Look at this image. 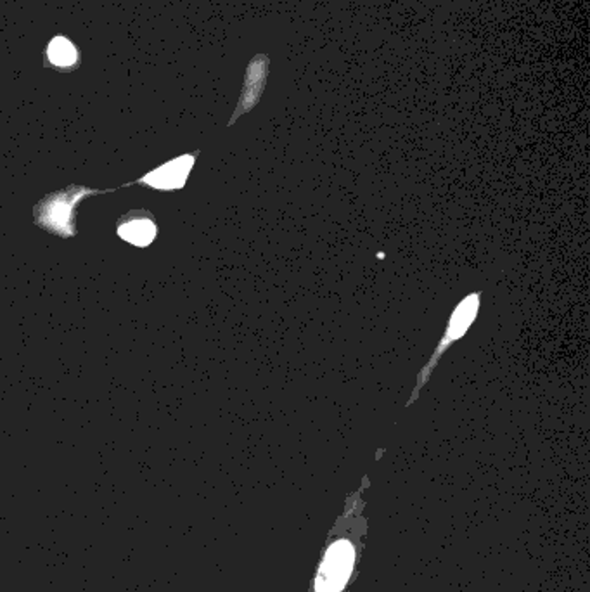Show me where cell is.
I'll return each instance as SVG.
<instances>
[{
	"label": "cell",
	"instance_id": "6da1fadb",
	"mask_svg": "<svg viewBox=\"0 0 590 592\" xmlns=\"http://www.w3.org/2000/svg\"><path fill=\"white\" fill-rule=\"evenodd\" d=\"M107 191H97V189H87L70 186L63 191H56L47 194L44 199H40L34 209V219L36 226L54 236H59L63 240H71L76 236V209L78 205L88 198L97 196Z\"/></svg>",
	"mask_w": 590,
	"mask_h": 592
},
{
	"label": "cell",
	"instance_id": "7a4b0ae2",
	"mask_svg": "<svg viewBox=\"0 0 590 592\" xmlns=\"http://www.w3.org/2000/svg\"><path fill=\"white\" fill-rule=\"evenodd\" d=\"M480 307H482V293L476 291V293L466 296L464 300H461L459 305L453 309L451 319H449V324L445 328L443 336L440 338L438 347L434 349L432 359L422 366V369L417 374L416 386H414V390L411 393V399L405 403L407 407H411L419 399L421 390L430 382V378H432L434 369L438 366L440 359L443 357V353L451 349L455 342H459L461 338L466 336L469 328L473 326V322L476 321V317L480 314Z\"/></svg>",
	"mask_w": 590,
	"mask_h": 592
},
{
	"label": "cell",
	"instance_id": "3957f363",
	"mask_svg": "<svg viewBox=\"0 0 590 592\" xmlns=\"http://www.w3.org/2000/svg\"><path fill=\"white\" fill-rule=\"evenodd\" d=\"M353 559H355V551L347 540H340L334 546H331L328 556L324 559L322 568L317 577V584H315L317 592L341 591L347 584L348 577L351 574Z\"/></svg>",
	"mask_w": 590,
	"mask_h": 592
},
{
	"label": "cell",
	"instance_id": "277c9868",
	"mask_svg": "<svg viewBox=\"0 0 590 592\" xmlns=\"http://www.w3.org/2000/svg\"><path fill=\"white\" fill-rule=\"evenodd\" d=\"M269 73H270V57L267 54H257L248 63L241 97L238 101V106H236L230 120L227 123L229 127H232L241 117L251 113L259 106L263 90L269 82Z\"/></svg>",
	"mask_w": 590,
	"mask_h": 592
},
{
	"label": "cell",
	"instance_id": "5b68a950",
	"mask_svg": "<svg viewBox=\"0 0 590 592\" xmlns=\"http://www.w3.org/2000/svg\"><path fill=\"white\" fill-rule=\"evenodd\" d=\"M196 158H198V153L175 158L172 161L161 165L157 170L140 177L139 180H136V184H142V186L157 189V191L182 189L189 179L192 167L196 163Z\"/></svg>",
	"mask_w": 590,
	"mask_h": 592
},
{
	"label": "cell",
	"instance_id": "8992f818",
	"mask_svg": "<svg viewBox=\"0 0 590 592\" xmlns=\"http://www.w3.org/2000/svg\"><path fill=\"white\" fill-rule=\"evenodd\" d=\"M117 234L127 243L146 248L157 240V220L148 209H132L118 220Z\"/></svg>",
	"mask_w": 590,
	"mask_h": 592
},
{
	"label": "cell",
	"instance_id": "52a82bcc",
	"mask_svg": "<svg viewBox=\"0 0 590 592\" xmlns=\"http://www.w3.org/2000/svg\"><path fill=\"white\" fill-rule=\"evenodd\" d=\"M49 61L57 68H73L78 61L76 47L65 36H56L49 49H47Z\"/></svg>",
	"mask_w": 590,
	"mask_h": 592
}]
</instances>
